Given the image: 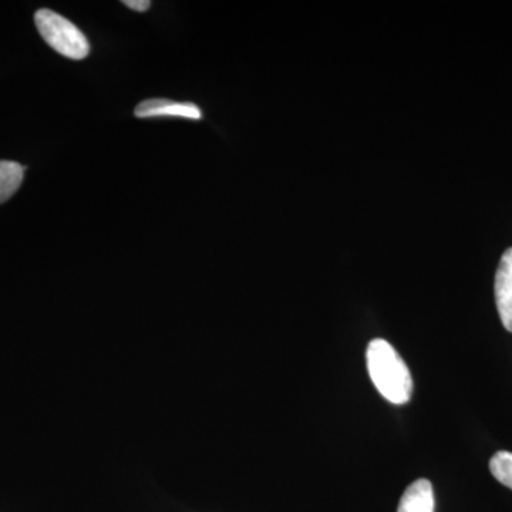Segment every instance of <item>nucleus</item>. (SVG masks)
Listing matches in <instances>:
<instances>
[{
    "mask_svg": "<svg viewBox=\"0 0 512 512\" xmlns=\"http://www.w3.org/2000/svg\"><path fill=\"white\" fill-rule=\"evenodd\" d=\"M366 359L370 379L384 399L397 406L412 399V373L389 342L372 340L367 346Z\"/></svg>",
    "mask_w": 512,
    "mask_h": 512,
    "instance_id": "f257e3e1",
    "label": "nucleus"
},
{
    "mask_svg": "<svg viewBox=\"0 0 512 512\" xmlns=\"http://www.w3.org/2000/svg\"><path fill=\"white\" fill-rule=\"evenodd\" d=\"M35 22L43 40L60 55L73 60H83L89 56L90 45L87 37L59 13L50 9L37 10Z\"/></svg>",
    "mask_w": 512,
    "mask_h": 512,
    "instance_id": "f03ea898",
    "label": "nucleus"
},
{
    "mask_svg": "<svg viewBox=\"0 0 512 512\" xmlns=\"http://www.w3.org/2000/svg\"><path fill=\"white\" fill-rule=\"evenodd\" d=\"M138 119H156V117H180V119L201 120L200 107L194 103H178L167 99L144 100L134 110Z\"/></svg>",
    "mask_w": 512,
    "mask_h": 512,
    "instance_id": "7ed1b4c3",
    "label": "nucleus"
},
{
    "mask_svg": "<svg viewBox=\"0 0 512 512\" xmlns=\"http://www.w3.org/2000/svg\"><path fill=\"white\" fill-rule=\"evenodd\" d=\"M495 302L501 322L512 333V248L504 252L495 275Z\"/></svg>",
    "mask_w": 512,
    "mask_h": 512,
    "instance_id": "20e7f679",
    "label": "nucleus"
},
{
    "mask_svg": "<svg viewBox=\"0 0 512 512\" xmlns=\"http://www.w3.org/2000/svg\"><path fill=\"white\" fill-rule=\"evenodd\" d=\"M397 512H434V491L429 480L414 481L404 491Z\"/></svg>",
    "mask_w": 512,
    "mask_h": 512,
    "instance_id": "39448f33",
    "label": "nucleus"
},
{
    "mask_svg": "<svg viewBox=\"0 0 512 512\" xmlns=\"http://www.w3.org/2000/svg\"><path fill=\"white\" fill-rule=\"evenodd\" d=\"M25 167L13 161H0V204L15 195L22 185Z\"/></svg>",
    "mask_w": 512,
    "mask_h": 512,
    "instance_id": "423d86ee",
    "label": "nucleus"
},
{
    "mask_svg": "<svg viewBox=\"0 0 512 512\" xmlns=\"http://www.w3.org/2000/svg\"><path fill=\"white\" fill-rule=\"evenodd\" d=\"M490 470L495 480L512 490V453L498 451L490 461Z\"/></svg>",
    "mask_w": 512,
    "mask_h": 512,
    "instance_id": "0eeeda50",
    "label": "nucleus"
},
{
    "mask_svg": "<svg viewBox=\"0 0 512 512\" xmlns=\"http://www.w3.org/2000/svg\"><path fill=\"white\" fill-rule=\"evenodd\" d=\"M123 3L127 8L137 10V12H146L151 6L150 0H124Z\"/></svg>",
    "mask_w": 512,
    "mask_h": 512,
    "instance_id": "6e6552de",
    "label": "nucleus"
}]
</instances>
